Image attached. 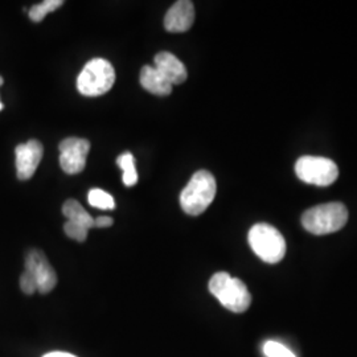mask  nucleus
<instances>
[{"label":"nucleus","instance_id":"obj_1","mask_svg":"<svg viewBox=\"0 0 357 357\" xmlns=\"http://www.w3.org/2000/svg\"><path fill=\"white\" fill-rule=\"evenodd\" d=\"M216 178L209 171H197L180 195L181 209L190 216L204 213L216 196Z\"/></svg>","mask_w":357,"mask_h":357},{"label":"nucleus","instance_id":"obj_2","mask_svg":"<svg viewBox=\"0 0 357 357\" xmlns=\"http://www.w3.org/2000/svg\"><path fill=\"white\" fill-rule=\"evenodd\" d=\"M209 291L217 301L231 312H245L252 303V295L246 284L228 273H216L209 281Z\"/></svg>","mask_w":357,"mask_h":357},{"label":"nucleus","instance_id":"obj_3","mask_svg":"<svg viewBox=\"0 0 357 357\" xmlns=\"http://www.w3.org/2000/svg\"><path fill=\"white\" fill-rule=\"evenodd\" d=\"M348 221V209L342 203H328L310 208L302 216L303 228L315 234H331L344 228Z\"/></svg>","mask_w":357,"mask_h":357},{"label":"nucleus","instance_id":"obj_4","mask_svg":"<svg viewBox=\"0 0 357 357\" xmlns=\"http://www.w3.org/2000/svg\"><path fill=\"white\" fill-rule=\"evenodd\" d=\"M114 66L105 59H93L77 78V89L85 97H98L113 88Z\"/></svg>","mask_w":357,"mask_h":357},{"label":"nucleus","instance_id":"obj_5","mask_svg":"<svg viewBox=\"0 0 357 357\" xmlns=\"http://www.w3.org/2000/svg\"><path fill=\"white\" fill-rule=\"evenodd\" d=\"M249 245L258 258L268 264H278L286 255V241L281 231L268 225L257 224L249 230Z\"/></svg>","mask_w":357,"mask_h":357},{"label":"nucleus","instance_id":"obj_6","mask_svg":"<svg viewBox=\"0 0 357 357\" xmlns=\"http://www.w3.org/2000/svg\"><path fill=\"white\" fill-rule=\"evenodd\" d=\"M295 172L302 181L318 187H328L339 178L336 163L321 156H302L295 165Z\"/></svg>","mask_w":357,"mask_h":357},{"label":"nucleus","instance_id":"obj_7","mask_svg":"<svg viewBox=\"0 0 357 357\" xmlns=\"http://www.w3.org/2000/svg\"><path fill=\"white\" fill-rule=\"evenodd\" d=\"M60 166L65 174L76 175L84 171L90 143L82 138H66L60 143Z\"/></svg>","mask_w":357,"mask_h":357},{"label":"nucleus","instance_id":"obj_8","mask_svg":"<svg viewBox=\"0 0 357 357\" xmlns=\"http://www.w3.org/2000/svg\"><path fill=\"white\" fill-rule=\"evenodd\" d=\"M26 271L33 277L40 294L51 293L57 284V274L54 268H52L45 255L38 249H32L28 252L26 257Z\"/></svg>","mask_w":357,"mask_h":357},{"label":"nucleus","instance_id":"obj_9","mask_svg":"<svg viewBox=\"0 0 357 357\" xmlns=\"http://www.w3.org/2000/svg\"><path fill=\"white\" fill-rule=\"evenodd\" d=\"M44 149L38 141H28L16 147V172L20 180L32 178L38 169V165L43 159Z\"/></svg>","mask_w":357,"mask_h":357},{"label":"nucleus","instance_id":"obj_10","mask_svg":"<svg viewBox=\"0 0 357 357\" xmlns=\"http://www.w3.org/2000/svg\"><path fill=\"white\" fill-rule=\"evenodd\" d=\"M195 22V7L190 0L176 1L165 16V28L172 33L187 32Z\"/></svg>","mask_w":357,"mask_h":357},{"label":"nucleus","instance_id":"obj_11","mask_svg":"<svg viewBox=\"0 0 357 357\" xmlns=\"http://www.w3.org/2000/svg\"><path fill=\"white\" fill-rule=\"evenodd\" d=\"M153 68L165 77L172 86L183 84L188 77L185 65L183 64L175 54L169 52L158 53L153 59Z\"/></svg>","mask_w":357,"mask_h":357},{"label":"nucleus","instance_id":"obj_12","mask_svg":"<svg viewBox=\"0 0 357 357\" xmlns=\"http://www.w3.org/2000/svg\"><path fill=\"white\" fill-rule=\"evenodd\" d=\"M141 85L149 93L166 97L172 91V85L153 66H143L141 70Z\"/></svg>","mask_w":357,"mask_h":357},{"label":"nucleus","instance_id":"obj_13","mask_svg":"<svg viewBox=\"0 0 357 357\" xmlns=\"http://www.w3.org/2000/svg\"><path fill=\"white\" fill-rule=\"evenodd\" d=\"M63 213L68 218V221L70 222H76L82 227H85L86 229L94 228V218L90 216L85 211V208L79 204L77 200L69 199L65 202L63 205Z\"/></svg>","mask_w":357,"mask_h":357},{"label":"nucleus","instance_id":"obj_14","mask_svg":"<svg viewBox=\"0 0 357 357\" xmlns=\"http://www.w3.org/2000/svg\"><path fill=\"white\" fill-rule=\"evenodd\" d=\"M116 165L123 171V183L126 187H132L138 183V172L135 168V158L132 153H121L116 158Z\"/></svg>","mask_w":357,"mask_h":357},{"label":"nucleus","instance_id":"obj_15","mask_svg":"<svg viewBox=\"0 0 357 357\" xmlns=\"http://www.w3.org/2000/svg\"><path fill=\"white\" fill-rule=\"evenodd\" d=\"M64 4L63 0H45L43 3H38L31 7V10L28 11L29 19L35 23H40L48 13H53L56 10H59L61 6Z\"/></svg>","mask_w":357,"mask_h":357},{"label":"nucleus","instance_id":"obj_16","mask_svg":"<svg viewBox=\"0 0 357 357\" xmlns=\"http://www.w3.org/2000/svg\"><path fill=\"white\" fill-rule=\"evenodd\" d=\"M88 202L91 206L97 208V209H103V211H110L114 209L115 202L113 196L107 192L100 190V188H94L89 192L88 195Z\"/></svg>","mask_w":357,"mask_h":357},{"label":"nucleus","instance_id":"obj_17","mask_svg":"<svg viewBox=\"0 0 357 357\" xmlns=\"http://www.w3.org/2000/svg\"><path fill=\"white\" fill-rule=\"evenodd\" d=\"M264 354L266 357H296L287 347L273 340L264 344Z\"/></svg>","mask_w":357,"mask_h":357},{"label":"nucleus","instance_id":"obj_18","mask_svg":"<svg viewBox=\"0 0 357 357\" xmlns=\"http://www.w3.org/2000/svg\"><path fill=\"white\" fill-rule=\"evenodd\" d=\"M64 231L69 238L78 241V243H84L86 240V237H88L89 229H86L85 227L76 224V222L66 221L64 225Z\"/></svg>","mask_w":357,"mask_h":357},{"label":"nucleus","instance_id":"obj_19","mask_svg":"<svg viewBox=\"0 0 357 357\" xmlns=\"http://www.w3.org/2000/svg\"><path fill=\"white\" fill-rule=\"evenodd\" d=\"M20 289H22V291L23 293L26 294V295H32V294L36 293L38 291V284H36V282L33 280V277L24 270V273L22 274V277H20Z\"/></svg>","mask_w":357,"mask_h":357},{"label":"nucleus","instance_id":"obj_20","mask_svg":"<svg viewBox=\"0 0 357 357\" xmlns=\"http://www.w3.org/2000/svg\"><path fill=\"white\" fill-rule=\"evenodd\" d=\"M114 224V220L109 216H100L94 218V228H109Z\"/></svg>","mask_w":357,"mask_h":357},{"label":"nucleus","instance_id":"obj_21","mask_svg":"<svg viewBox=\"0 0 357 357\" xmlns=\"http://www.w3.org/2000/svg\"><path fill=\"white\" fill-rule=\"evenodd\" d=\"M43 357H77L72 354H68V352H60V351H56V352H50L47 355H44Z\"/></svg>","mask_w":357,"mask_h":357},{"label":"nucleus","instance_id":"obj_22","mask_svg":"<svg viewBox=\"0 0 357 357\" xmlns=\"http://www.w3.org/2000/svg\"><path fill=\"white\" fill-rule=\"evenodd\" d=\"M3 107H4V105H3V103L0 102V112H1V110H3Z\"/></svg>","mask_w":357,"mask_h":357},{"label":"nucleus","instance_id":"obj_23","mask_svg":"<svg viewBox=\"0 0 357 357\" xmlns=\"http://www.w3.org/2000/svg\"><path fill=\"white\" fill-rule=\"evenodd\" d=\"M1 84H3V78L0 77V85H1Z\"/></svg>","mask_w":357,"mask_h":357}]
</instances>
